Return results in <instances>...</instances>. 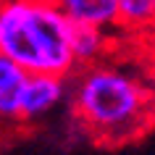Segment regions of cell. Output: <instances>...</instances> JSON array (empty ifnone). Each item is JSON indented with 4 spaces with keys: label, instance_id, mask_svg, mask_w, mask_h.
Masks as SVG:
<instances>
[{
    "label": "cell",
    "instance_id": "4",
    "mask_svg": "<svg viewBox=\"0 0 155 155\" xmlns=\"http://www.w3.org/2000/svg\"><path fill=\"white\" fill-rule=\"evenodd\" d=\"M58 5L66 11V16L74 24L108 29L121 21L118 0H58Z\"/></svg>",
    "mask_w": 155,
    "mask_h": 155
},
{
    "label": "cell",
    "instance_id": "5",
    "mask_svg": "<svg viewBox=\"0 0 155 155\" xmlns=\"http://www.w3.org/2000/svg\"><path fill=\"white\" fill-rule=\"evenodd\" d=\"M29 71L0 53V121H18V100Z\"/></svg>",
    "mask_w": 155,
    "mask_h": 155
},
{
    "label": "cell",
    "instance_id": "6",
    "mask_svg": "<svg viewBox=\"0 0 155 155\" xmlns=\"http://www.w3.org/2000/svg\"><path fill=\"white\" fill-rule=\"evenodd\" d=\"M74 58H76V66H92L97 63V58L105 53L108 37L105 29H97V26H84L76 24L74 29Z\"/></svg>",
    "mask_w": 155,
    "mask_h": 155
},
{
    "label": "cell",
    "instance_id": "7",
    "mask_svg": "<svg viewBox=\"0 0 155 155\" xmlns=\"http://www.w3.org/2000/svg\"><path fill=\"white\" fill-rule=\"evenodd\" d=\"M118 11L126 26H147L155 21V0H118Z\"/></svg>",
    "mask_w": 155,
    "mask_h": 155
},
{
    "label": "cell",
    "instance_id": "3",
    "mask_svg": "<svg viewBox=\"0 0 155 155\" xmlns=\"http://www.w3.org/2000/svg\"><path fill=\"white\" fill-rule=\"evenodd\" d=\"M66 95V82L63 76L55 74H29L21 100H18V121H40L45 116L58 108V103Z\"/></svg>",
    "mask_w": 155,
    "mask_h": 155
},
{
    "label": "cell",
    "instance_id": "2",
    "mask_svg": "<svg viewBox=\"0 0 155 155\" xmlns=\"http://www.w3.org/2000/svg\"><path fill=\"white\" fill-rule=\"evenodd\" d=\"M74 29L58 0H5L0 5V53L29 74H71Z\"/></svg>",
    "mask_w": 155,
    "mask_h": 155
},
{
    "label": "cell",
    "instance_id": "1",
    "mask_svg": "<svg viewBox=\"0 0 155 155\" xmlns=\"http://www.w3.org/2000/svg\"><path fill=\"white\" fill-rule=\"evenodd\" d=\"M71 108L97 142L124 145L153 124L155 92L129 68L92 63L74 82Z\"/></svg>",
    "mask_w": 155,
    "mask_h": 155
}]
</instances>
